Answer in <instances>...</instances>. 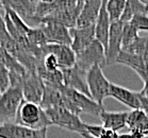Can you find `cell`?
<instances>
[{"instance_id":"cell-1","label":"cell","mask_w":148,"mask_h":138,"mask_svg":"<svg viewBox=\"0 0 148 138\" xmlns=\"http://www.w3.org/2000/svg\"><path fill=\"white\" fill-rule=\"evenodd\" d=\"M14 123L31 130H44L52 125L46 111L40 105L26 100L20 103Z\"/></svg>"},{"instance_id":"cell-22","label":"cell","mask_w":148,"mask_h":138,"mask_svg":"<svg viewBox=\"0 0 148 138\" xmlns=\"http://www.w3.org/2000/svg\"><path fill=\"white\" fill-rule=\"evenodd\" d=\"M126 1L125 0H109L106 2V10L111 22L119 21L124 13Z\"/></svg>"},{"instance_id":"cell-18","label":"cell","mask_w":148,"mask_h":138,"mask_svg":"<svg viewBox=\"0 0 148 138\" xmlns=\"http://www.w3.org/2000/svg\"><path fill=\"white\" fill-rule=\"evenodd\" d=\"M106 2L107 1H104V0L102 1L99 16L95 24V38L103 46L104 51L107 49L109 32H110V27H111V20H110L107 10H106Z\"/></svg>"},{"instance_id":"cell-14","label":"cell","mask_w":148,"mask_h":138,"mask_svg":"<svg viewBox=\"0 0 148 138\" xmlns=\"http://www.w3.org/2000/svg\"><path fill=\"white\" fill-rule=\"evenodd\" d=\"M102 1L100 0H88L84 1L82 10L76 21V28H85L95 26L99 16Z\"/></svg>"},{"instance_id":"cell-23","label":"cell","mask_w":148,"mask_h":138,"mask_svg":"<svg viewBox=\"0 0 148 138\" xmlns=\"http://www.w3.org/2000/svg\"><path fill=\"white\" fill-rule=\"evenodd\" d=\"M138 31L132 26L130 22L124 24L123 28V48L128 47L133 41H135L138 38Z\"/></svg>"},{"instance_id":"cell-3","label":"cell","mask_w":148,"mask_h":138,"mask_svg":"<svg viewBox=\"0 0 148 138\" xmlns=\"http://www.w3.org/2000/svg\"><path fill=\"white\" fill-rule=\"evenodd\" d=\"M86 84L91 98L98 105L103 106V101L109 97L111 83L103 74L100 65H95L86 72Z\"/></svg>"},{"instance_id":"cell-16","label":"cell","mask_w":148,"mask_h":138,"mask_svg":"<svg viewBox=\"0 0 148 138\" xmlns=\"http://www.w3.org/2000/svg\"><path fill=\"white\" fill-rule=\"evenodd\" d=\"M129 111H108L102 109L99 114V118L102 121V126L106 130L116 132L127 126Z\"/></svg>"},{"instance_id":"cell-13","label":"cell","mask_w":148,"mask_h":138,"mask_svg":"<svg viewBox=\"0 0 148 138\" xmlns=\"http://www.w3.org/2000/svg\"><path fill=\"white\" fill-rule=\"evenodd\" d=\"M44 52H51L57 56L60 70L68 69L76 65V52L71 46L47 44L43 47V53Z\"/></svg>"},{"instance_id":"cell-20","label":"cell","mask_w":148,"mask_h":138,"mask_svg":"<svg viewBox=\"0 0 148 138\" xmlns=\"http://www.w3.org/2000/svg\"><path fill=\"white\" fill-rule=\"evenodd\" d=\"M138 14H148L147 1L144 0H128L126 1L124 13L121 15V21L123 24L129 22L132 17Z\"/></svg>"},{"instance_id":"cell-6","label":"cell","mask_w":148,"mask_h":138,"mask_svg":"<svg viewBox=\"0 0 148 138\" xmlns=\"http://www.w3.org/2000/svg\"><path fill=\"white\" fill-rule=\"evenodd\" d=\"M95 65H106V51L97 39L88 48L76 53V66L84 72H88Z\"/></svg>"},{"instance_id":"cell-25","label":"cell","mask_w":148,"mask_h":138,"mask_svg":"<svg viewBox=\"0 0 148 138\" xmlns=\"http://www.w3.org/2000/svg\"><path fill=\"white\" fill-rule=\"evenodd\" d=\"M10 70L0 63V91L3 94L10 87Z\"/></svg>"},{"instance_id":"cell-2","label":"cell","mask_w":148,"mask_h":138,"mask_svg":"<svg viewBox=\"0 0 148 138\" xmlns=\"http://www.w3.org/2000/svg\"><path fill=\"white\" fill-rule=\"evenodd\" d=\"M61 92L63 94V107L71 113L80 116V114H90L93 116H99L103 106L98 105L96 102L84 94L62 86Z\"/></svg>"},{"instance_id":"cell-24","label":"cell","mask_w":148,"mask_h":138,"mask_svg":"<svg viewBox=\"0 0 148 138\" xmlns=\"http://www.w3.org/2000/svg\"><path fill=\"white\" fill-rule=\"evenodd\" d=\"M129 22L138 31H148V14H138Z\"/></svg>"},{"instance_id":"cell-10","label":"cell","mask_w":148,"mask_h":138,"mask_svg":"<svg viewBox=\"0 0 148 138\" xmlns=\"http://www.w3.org/2000/svg\"><path fill=\"white\" fill-rule=\"evenodd\" d=\"M0 138H47V128L31 130L14 122L0 124Z\"/></svg>"},{"instance_id":"cell-31","label":"cell","mask_w":148,"mask_h":138,"mask_svg":"<svg viewBox=\"0 0 148 138\" xmlns=\"http://www.w3.org/2000/svg\"><path fill=\"white\" fill-rule=\"evenodd\" d=\"M147 7H148V1H147Z\"/></svg>"},{"instance_id":"cell-11","label":"cell","mask_w":148,"mask_h":138,"mask_svg":"<svg viewBox=\"0 0 148 138\" xmlns=\"http://www.w3.org/2000/svg\"><path fill=\"white\" fill-rule=\"evenodd\" d=\"M61 71L63 74V84L65 87L77 90L91 98L86 84V72L81 70L76 65L68 69H62Z\"/></svg>"},{"instance_id":"cell-8","label":"cell","mask_w":148,"mask_h":138,"mask_svg":"<svg viewBox=\"0 0 148 138\" xmlns=\"http://www.w3.org/2000/svg\"><path fill=\"white\" fill-rule=\"evenodd\" d=\"M123 28L124 24L121 20L111 22L108 45L106 49V66L115 64L118 54L123 49Z\"/></svg>"},{"instance_id":"cell-28","label":"cell","mask_w":148,"mask_h":138,"mask_svg":"<svg viewBox=\"0 0 148 138\" xmlns=\"http://www.w3.org/2000/svg\"><path fill=\"white\" fill-rule=\"evenodd\" d=\"M80 135L83 138H95V137H93V136H91V135L86 134V133H82V134H80Z\"/></svg>"},{"instance_id":"cell-5","label":"cell","mask_w":148,"mask_h":138,"mask_svg":"<svg viewBox=\"0 0 148 138\" xmlns=\"http://www.w3.org/2000/svg\"><path fill=\"white\" fill-rule=\"evenodd\" d=\"M46 115L50 120L51 124L67 130L69 132H75L78 134L84 133L85 122L80 119V116L71 113L64 107H52L46 109Z\"/></svg>"},{"instance_id":"cell-19","label":"cell","mask_w":148,"mask_h":138,"mask_svg":"<svg viewBox=\"0 0 148 138\" xmlns=\"http://www.w3.org/2000/svg\"><path fill=\"white\" fill-rule=\"evenodd\" d=\"M127 126L132 134L148 136V117L142 109L129 111Z\"/></svg>"},{"instance_id":"cell-7","label":"cell","mask_w":148,"mask_h":138,"mask_svg":"<svg viewBox=\"0 0 148 138\" xmlns=\"http://www.w3.org/2000/svg\"><path fill=\"white\" fill-rule=\"evenodd\" d=\"M45 91V85L42 77L36 71H28L23 81V96L24 100L40 104Z\"/></svg>"},{"instance_id":"cell-15","label":"cell","mask_w":148,"mask_h":138,"mask_svg":"<svg viewBox=\"0 0 148 138\" xmlns=\"http://www.w3.org/2000/svg\"><path fill=\"white\" fill-rule=\"evenodd\" d=\"M71 37V49L77 53L79 51L88 48L95 38V26L85 28H71L69 29Z\"/></svg>"},{"instance_id":"cell-27","label":"cell","mask_w":148,"mask_h":138,"mask_svg":"<svg viewBox=\"0 0 148 138\" xmlns=\"http://www.w3.org/2000/svg\"><path fill=\"white\" fill-rule=\"evenodd\" d=\"M119 138H148V136H138V135L129 133V134H121Z\"/></svg>"},{"instance_id":"cell-4","label":"cell","mask_w":148,"mask_h":138,"mask_svg":"<svg viewBox=\"0 0 148 138\" xmlns=\"http://www.w3.org/2000/svg\"><path fill=\"white\" fill-rule=\"evenodd\" d=\"M24 100L23 87L10 86L0 96V124L15 122L17 111Z\"/></svg>"},{"instance_id":"cell-26","label":"cell","mask_w":148,"mask_h":138,"mask_svg":"<svg viewBox=\"0 0 148 138\" xmlns=\"http://www.w3.org/2000/svg\"><path fill=\"white\" fill-rule=\"evenodd\" d=\"M104 131H106V128L102 125L88 124V123H85V126H84V133L91 135V136H93L95 138H100L102 136V134L104 133Z\"/></svg>"},{"instance_id":"cell-21","label":"cell","mask_w":148,"mask_h":138,"mask_svg":"<svg viewBox=\"0 0 148 138\" xmlns=\"http://www.w3.org/2000/svg\"><path fill=\"white\" fill-rule=\"evenodd\" d=\"M0 63L3 64L10 70V72L21 74V75H26L28 72L27 69L20 64L10 52H8L5 49L1 47H0Z\"/></svg>"},{"instance_id":"cell-17","label":"cell","mask_w":148,"mask_h":138,"mask_svg":"<svg viewBox=\"0 0 148 138\" xmlns=\"http://www.w3.org/2000/svg\"><path fill=\"white\" fill-rule=\"evenodd\" d=\"M37 1H29V0H10V1H2V4L9 7L12 11H14L18 16L26 22L27 20L32 21L34 24L35 18V11L37 7Z\"/></svg>"},{"instance_id":"cell-29","label":"cell","mask_w":148,"mask_h":138,"mask_svg":"<svg viewBox=\"0 0 148 138\" xmlns=\"http://www.w3.org/2000/svg\"><path fill=\"white\" fill-rule=\"evenodd\" d=\"M3 7V4H2V1H0V9H2Z\"/></svg>"},{"instance_id":"cell-12","label":"cell","mask_w":148,"mask_h":138,"mask_svg":"<svg viewBox=\"0 0 148 138\" xmlns=\"http://www.w3.org/2000/svg\"><path fill=\"white\" fill-rule=\"evenodd\" d=\"M109 97L114 98L115 100L121 102V104L128 106L133 111L135 109H141V96L138 91L130 90L128 88L119 86L117 84L111 83L110 91H109Z\"/></svg>"},{"instance_id":"cell-9","label":"cell","mask_w":148,"mask_h":138,"mask_svg":"<svg viewBox=\"0 0 148 138\" xmlns=\"http://www.w3.org/2000/svg\"><path fill=\"white\" fill-rule=\"evenodd\" d=\"M38 28L44 33L47 44L65 45V46L71 45L69 29L63 24H57V22H45V24H40Z\"/></svg>"},{"instance_id":"cell-30","label":"cell","mask_w":148,"mask_h":138,"mask_svg":"<svg viewBox=\"0 0 148 138\" xmlns=\"http://www.w3.org/2000/svg\"><path fill=\"white\" fill-rule=\"evenodd\" d=\"M0 96H1V91H0Z\"/></svg>"}]
</instances>
